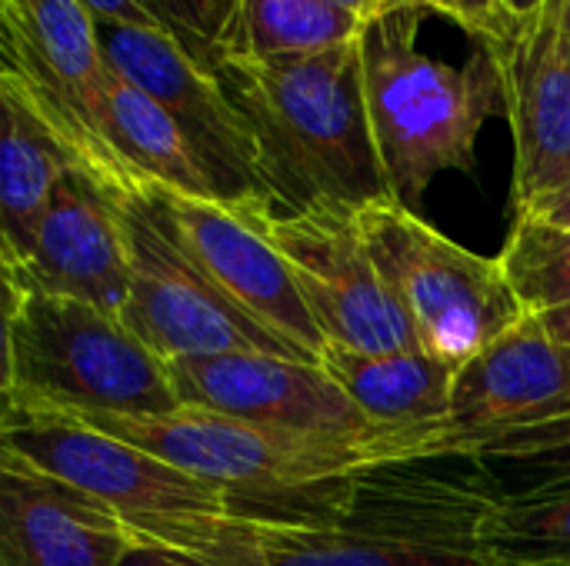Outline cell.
Wrapping results in <instances>:
<instances>
[{
  "mask_svg": "<svg viewBox=\"0 0 570 566\" xmlns=\"http://www.w3.org/2000/svg\"><path fill=\"white\" fill-rule=\"evenodd\" d=\"M214 77L247 127L277 210L364 207L391 193L371 133L361 37L294 57L224 53Z\"/></svg>",
  "mask_w": 570,
  "mask_h": 566,
  "instance_id": "cell-1",
  "label": "cell"
},
{
  "mask_svg": "<svg viewBox=\"0 0 570 566\" xmlns=\"http://www.w3.org/2000/svg\"><path fill=\"white\" fill-rule=\"evenodd\" d=\"M501 497L468 457L387 464L361 474L334 527H274L237 520L230 566H494L481 547V517Z\"/></svg>",
  "mask_w": 570,
  "mask_h": 566,
  "instance_id": "cell-2",
  "label": "cell"
},
{
  "mask_svg": "<svg viewBox=\"0 0 570 566\" xmlns=\"http://www.w3.org/2000/svg\"><path fill=\"white\" fill-rule=\"evenodd\" d=\"M424 13V7L381 10L361 30L374 147L391 197L411 210L438 173H471L484 123L508 117L494 53L478 43L461 67L421 53Z\"/></svg>",
  "mask_w": 570,
  "mask_h": 566,
  "instance_id": "cell-3",
  "label": "cell"
},
{
  "mask_svg": "<svg viewBox=\"0 0 570 566\" xmlns=\"http://www.w3.org/2000/svg\"><path fill=\"white\" fill-rule=\"evenodd\" d=\"M77 420L217 487L230 500L234 517L247 524L334 527L344 520L361 474L381 467L357 450L291 440L184 404L160 417L94 414Z\"/></svg>",
  "mask_w": 570,
  "mask_h": 566,
  "instance_id": "cell-4",
  "label": "cell"
},
{
  "mask_svg": "<svg viewBox=\"0 0 570 566\" xmlns=\"http://www.w3.org/2000/svg\"><path fill=\"white\" fill-rule=\"evenodd\" d=\"M3 407L160 417L180 407L167 360L117 314L3 284Z\"/></svg>",
  "mask_w": 570,
  "mask_h": 566,
  "instance_id": "cell-5",
  "label": "cell"
},
{
  "mask_svg": "<svg viewBox=\"0 0 570 566\" xmlns=\"http://www.w3.org/2000/svg\"><path fill=\"white\" fill-rule=\"evenodd\" d=\"M0 450L97 497L137 544L220 557L237 524L217 487L57 410L3 407Z\"/></svg>",
  "mask_w": 570,
  "mask_h": 566,
  "instance_id": "cell-6",
  "label": "cell"
},
{
  "mask_svg": "<svg viewBox=\"0 0 570 566\" xmlns=\"http://www.w3.org/2000/svg\"><path fill=\"white\" fill-rule=\"evenodd\" d=\"M357 224L421 350L464 367L524 317L498 257L454 244L391 193L357 207Z\"/></svg>",
  "mask_w": 570,
  "mask_h": 566,
  "instance_id": "cell-7",
  "label": "cell"
},
{
  "mask_svg": "<svg viewBox=\"0 0 570 566\" xmlns=\"http://www.w3.org/2000/svg\"><path fill=\"white\" fill-rule=\"evenodd\" d=\"M167 370L184 407L224 414L291 440L357 450L381 467L428 460L424 437L377 430L321 364L274 354H214L167 360Z\"/></svg>",
  "mask_w": 570,
  "mask_h": 566,
  "instance_id": "cell-8",
  "label": "cell"
},
{
  "mask_svg": "<svg viewBox=\"0 0 570 566\" xmlns=\"http://www.w3.org/2000/svg\"><path fill=\"white\" fill-rule=\"evenodd\" d=\"M114 197L130 267L124 324L157 357L177 360L214 354H274L307 360L287 340L237 310L204 277L174 234L150 180L137 177L134 183L117 187Z\"/></svg>",
  "mask_w": 570,
  "mask_h": 566,
  "instance_id": "cell-9",
  "label": "cell"
},
{
  "mask_svg": "<svg viewBox=\"0 0 570 566\" xmlns=\"http://www.w3.org/2000/svg\"><path fill=\"white\" fill-rule=\"evenodd\" d=\"M291 264L324 344L391 354L421 350L407 314L387 290L357 224V207H237Z\"/></svg>",
  "mask_w": 570,
  "mask_h": 566,
  "instance_id": "cell-10",
  "label": "cell"
},
{
  "mask_svg": "<svg viewBox=\"0 0 570 566\" xmlns=\"http://www.w3.org/2000/svg\"><path fill=\"white\" fill-rule=\"evenodd\" d=\"M100 47L120 77L150 93L180 123L214 173L224 203H274L261 183L247 127L227 100L220 80L204 63H197L167 30L100 23Z\"/></svg>",
  "mask_w": 570,
  "mask_h": 566,
  "instance_id": "cell-11",
  "label": "cell"
},
{
  "mask_svg": "<svg viewBox=\"0 0 570 566\" xmlns=\"http://www.w3.org/2000/svg\"><path fill=\"white\" fill-rule=\"evenodd\" d=\"M570 414V347L541 317L524 314L491 347L458 367L448 420L438 427V457L471 450Z\"/></svg>",
  "mask_w": 570,
  "mask_h": 566,
  "instance_id": "cell-12",
  "label": "cell"
},
{
  "mask_svg": "<svg viewBox=\"0 0 570 566\" xmlns=\"http://www.w3.org/2000/svg\"><path fill=\"white\" fill-rule=\"evenodd\" d=\"M494 53L514 130V214L534 210L570 177V0L518 20Z\"/></svg>",
  "mask_w": 570,
  "mask_h": 566,
  "instance_id": "cell-13",
  "label": "cell"
},
{
  "mask_svg": "<svg viewBox=\"0 0 570 566\" xmlns=\"http://www.w3.org/2000/svg\"><path fill=\"white\" fill-rule=\"evenodd\" d=\"M157 200L204 277L250 320L321 364L324 337L281 250L230 203L154 183Z\"/></svg>",
  "mask_w": 570,
  "mask_h": 566,
  "instance_id": "cell-14",
  "label": "cell"
},
{
  "mask_svg": "<svg viewBox=\"0 0 570 566\" xmlns=\"http://www.w3.org/2000/svg\"><path fill=\"white\" fill-rule=\"evenodd\" d=\"M0 274L3 284L77 297L124 317L130 267L114 190L73 167L60 180L30 254L13 267H0Z\"/></svg>",
  "mask_w": 570,
  "mask_h": 566,
  "instance_id": "cell-15",
  "label": "cell"
},
{
  "mask_svg": "<svg viewBox=\"0 0 570 566\" xmlns=\"http://www.w3.org/2000/svg\"><path fill=\"white\" fill-rule=\"evenodd\" d=\"M134 544L97 497L0 450V566H117Z\"/></svg>",
  "mask_w": 570,
  "mask_h": 566,
  "instance_id": "cell-16",
  "label": "cell"
},
{
  "mask_svg": "<svg viewBox=\"0 0 570 566\" xmlns=\"http://www.w3.org/2000/svg\"><path fill=\"white\" fill-rule=\"evenodd\" d=\"M321 367L341 384L357 410L391 434H417L428 444V460H438V427L448 420L458 367L428 350L367 354L324 344Z\"/></svg>",
  "mask_w": 570,
  "mask_h": 566,
  "instance_id": "cell-17",
  "label": "cell"
},
{
  "mask_svg": "<svg viewBox=\"0 0 570 566\" xmlns=\"http://www.w3.org/2000/svg\"><path fill=\"white\" fill-rule=\"evenodd\" d=\"M0 267H13L30 254L37 227L73 160L13 90L0 87Z\"/></svg>",
  "mask_w": 570,
  "mask_h": 566,
  "instance_id": "cell-18",
  "label": "cell"
},
{
  "mask_svg": "<svg viewBox=\"0 0 570 566\" xmlns=\"http://www.w3.org/2000/svg\"><path fill=\"white\" fill-rule=\"evenodd\" d=\"M104 133L137 177L187 197L220 200L214 173L180 123L110 63L104 80Z\"/></svg>",
  "mask_w": 570,
  "mask_h": 566,
  "instance_id": "cell-19",
  "label": "cell"
},
{
  "mask_svg": "<svg viewBox=\"0 0 570 566\" xmlns=\"http://www.w3.org/2000/svg\"><path fill=\"white\" fill-rule=\"evenodd\" d=\"M361 30L364 20L334 0H237V13L224 53L234 57L317 53L357 40Z\"/></svg>",
  "mask_w": 570,
  "mask_h": 566,
  "instance_id": "cell-20",
  "label": "cell"
},
{
  "mask_svg": "<svg viewBox=\"0 0 570 566\" xmlns=\"http://www.w3.org/2000/svg\"><path fill=\"white\" fill-rule=\"evenodd\" d=\"M478 537L494 566H570V490L498 497Z\"/></svg>",
  "mask_w": 570,
  "mask_h": 566,
  "instance_id": "cell-21",
  "label": "cell"
},
{
  "mask_svg": "<svg viewBox=\"0 0 570 566\" xmlns=\"http://www.w3.org/2000/svg\"><path fill=\"white\" fill-rule=\"evenodd\" d=\"M498 260L524 314L544 317L570 307V227L534 214H514Z\"/></svg>",
  "mask_w": 570,
  "mask_h": 566,
  "instance_id": "cell-22",
  "label": "cell"
},
{
  "mask_svg": "<svg viewBox=\"0 0 570 566\" xmlns=\"http://www.w3.org/2000/svg\"><path fill=\"white\" fill-rule=\"evenodd\" d=\"M478 460L501 497H541L570 490V414L561 420L508 434L468 454Z\"/></svg>",
  "mask_w": 570,
  "mask_h": 566,
  "instance_id": "cell-23",
  "label": "cell"
},
{
  "mask_svg": "<svg viewBox=\"0 0 570 566\" xmlns=\"http://www.w3.org/2000/svg\"><path fill=\"white\" fill-rule=\"evenodd\" d=\"M157 23L214 73L237 13V0H147Z\"/></svg>",
  "mask_w": 570,
  "mask_h": 566,
  "instance_id": "cell-24",
  "label": "cell"
},
{
  "mask_svg": "<svg viewBox=\"0 0 570 566\" xmlns=\"http://www.w3.org/2000/svg\"><path fill=\"white\" fill-rule=\"evenodd\" d=\"M431 10L461 23L478 43H494L518 23L504 10V0H431Z\"/></svg>",
  "mask_w": 570,
  "mask_h": 566,
  "instance_id": "cell-25",
  "label": "cell"
},
{
  "mask_svg": "<svg viewBox=\"0 0 570 566\" xmlns=\"http://www.w3.org/2000/svg\"><path fill=\"white\" fill-rule=\"evenodd\" d=\"M117 566H230V564H227V560H217V557H204V554L170 550V547H160V544H134Z\"/></svg>",
  "mask_w": 570,
  "mask_h": 566,
  "instance_id": "cell-26",
  "label": "cell"
},
{
  "mask_svg": "<svg viewBox=\"0 0 570 566\" xmlns=\"http://www.w3.org/2000/svg\"><path fill=\"white\" fill-rule=\"evenodd\" d=\"M100 23H127V27H160L147 0H83ZM164 30V27H160Z\"/></svg>",
  "mask_w": 570,
  "mask_h": 566,
  "instance_id": "cell-27",
  "label": "cell"
},
{
  "mask_svg": "<svg viewBox=\"0 0 570 566\" xmlns=\"http://www.w3.org/2000/svg\"><path fill=\"white\" fill-rule=\"evenodd\" d=\"M541 320H544V327H548L558 340H564V344L570 347V307L551 310V314H544Z\"/></svg>",
  "mask_w": 570,
  "mask_h": 566,
  "instance_id": "cell-28",
  "label": "cell"
},
{
  "mask_svg": "<svg viewBox=\"0 0 570 566\" xmlns=\"http://www.w3.org/2000/svg\"><path fill=\"white\" fill-rule=\"evenodd\" d=\"M541 7H544V0H504V10H508L514 20H528V17H534Z\"/></svg>",
  "mask_w": 570,
  "mask_h": 566,
  "instance_id": "cell-29",
  "label": "cell"
},
{
  "mask_svg": "<svg viewBox=\"0 0 570 566\" xmlns=\"http://www.w3.org/2000/svg\"><path fill=\"white\" fill-rule=\"evenodd\" d=\"M564 203H570V177L544 200V203H538L534 210H524V214H544V210H554V207H564Z\"/></svg>",
  "mask_w": 570,
  "mask_h": 566,
  "instance_id": "cell-30",
  "label": "cell"
},
{
  "mask_svg": "<svg viewBox=\"0 0 570 566\" xmlns=\"http://www.w3.org/2000/svg\"><path fill=\"white\" fill-rule=\"evenodd\" d=\"M334 3L347 7V10H351V13H357L361 20H371V17L377 13V3H374V0H334Z\"/></svg>",
  "mask_w": 570,
  "mask_h": 566,
  "instance_id": "cell-31",
  "label": "cell"
},
{
  "mask_svg": "<svg viewBox=\"0 0 570 566\" xmlns=\"http://www.w3.org/2000/svg\"><path fill=\"white\" fill-rule=\"evenodd\" d=\"M377 3V13L381 10H397V7H424L431 10V0H374Z\"/></svg>",
  "mask_w": 570,
  "mask_h": 566,
  "instance_id": "cell-32",
  "label": "cell"
},
{
  "mask_svg": "<svg viewBox=\"0 0 570 566\" xmlns=\"http://www.w3.org/2000/svg\"><path fill=\"white\" fill-rule=\"evenodd\" d=\"M534 217H544V220H554V224H561V227H570V203L554 207V210H544V214H534Z\"/></svg>",
  "mask_w": 570,
  "mask_h": 566,
  "instance_id": "cell-33",
  "label": "cell"
}]
</instances>
